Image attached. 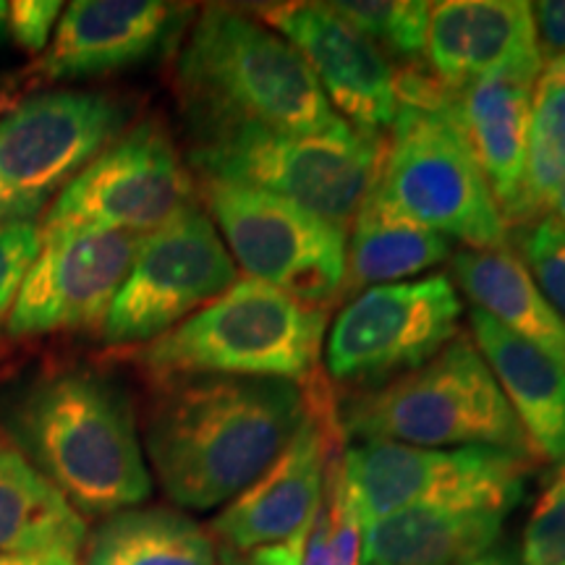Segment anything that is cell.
<instances>
[{
	"mask_svg": "<svg viewBox=\"0 0 565 565\" xmlns=\"http://www.w3.org/2000/svg\"><path fill=\"white\" fill-rule=\"evenodd\" d=\"M303 416L307 391L286 380H168L152 401L141 445L175 505L212 511L265 475Z\"/></svg>",
	"mask_w": 565,
	"mask_h": 565,
	"instance_id": "cell-1",
	"label": "cell"
},
{
	"mask_svg": "<svg viewBox=\"0 0 565 565\" xmlns=\"http://www.w3.org/2000/svg\"><path fill=\"white\" fill-rule=\"evenodd\" d=\"M6 437L79 515H110L150 498L129 393L105 374H42L6 408Z\"/></svg>",
	"mask_w": 565,
	"mask_h": 565,
	"instance_id": "cell-2",
	"label": "cell"
},
{
	"mask_svg": "<svg viewBox=\"0 0 565 565\" xmlns=\"http://www.w3.org/2000/svg\"><path fill=\"white\" fill-rule=\"evenodd\" d=\"M175 79L196 139L238 126L320 134L343 121L291 42L242 9L200 13Z\"/></svg>",
	"mask_w": 565,
	"mask_h": 565,
	"instance_id": "cell-3",
	"label": "cell"
},
{
	"mask_svg": "<svg viewBox=\"0 0 565 565\" xmlns=\"http://www.w3.org/2000/svg\"><path fill=\"white\" fill-rule=\"evenodd\" d=\"M328 307L303 303L252 278L139 345L137 364L154 383L181 377L286 380L301 387L320 377Z\"/></svg>",
	"mask_w": 565,
	"mask_h": 565,
	"instance_id": "cell-4",
	"label": "cell"
},
{
	"mask_svg": "<svg viewBox=\"0 0 565 565\" xmlns=\"http://www.w3.org/2000/svg\"><path fill=\"white\" fill-rule=\"evenodd\" d=\"M345 437L414 448H498L532 458L529 437L498 380L471 341L458 333L419 370L366 387L338 404Z\"/></svg>",
	"mask_w": 565,
	"mask_h": 565,
	"instance_id": "cell-5",
	"label": "cell"
},
{
	"mask_svg": "<svg viewBox=\"0 0 565 565\" xmlns=\"http://www.w3.org/2000/svg\"><path fill=\"white\" fill-rule=\"evenodd\" d=\"M383 158V137L341 121L320 134L273 131L259 126L196 139L189 162L200 179L242 183L312 212L349 231Z\"/></svg>",
	"mask_w": 565,
	"mask_h": 565,
	"instance_id": "cell-6",
	"label": "cell"
},
{
	"mask_svg": "<svg viewBox=\"0 0 565 565\" xmlns=\"http://www.w3.org/2000/svg\"><path fill=\"white\" fill-rule=\"evenodd\" d=\"M387 131L370 192L374 202L466 249L508 246L503 212L458 131L450 95L437 108L401 105Z\"/></svg>",
	"mask_w": 565,
	"mask_h": 565,
	"instance_id": "cell-7",
	"label": "cell"
},
{
	"mask_svg": "<svg viewBox=\"0 0 565 565\" xmlns=\"http://www.w3.org/2000/svg\"><path fill=\"white\" fill-rule=\"evenodd\" d=\"M129 110L103 92H45L0 118V228L38 223L124 134Z\"/></svg>",
	"mask_w": 565,
	"mask_h": 565,
	"instance_id": "cell-8",
	"label": "cell"
},
{
	"mask_svg": "<svg viewBox=\"0 0 565 565\" xmlns=\"http://www.w3.org/2000/svg\"><path fill=\"white\" fill-rule=\"evenodd\" d=\"M202 207L244 278L328 307L345 278V231L280 196L242 183L200 179Z\"/></svg>",
	"mask_w": 565,
	"mask_h": 565,
	"instance_id": "cell-9",
	"label": "cell"
},
{
	"mask_svg": "<svg viewBox=\"0 0 565 565\" xmlns=\"http://www.w3.org/2000/svg\"><path fill=\"white\" fill-rule=\"evenodd\" d=\"M364 524L404 508L511 511L524 494L529 458L498 448H414L356 440L341 456Z\"/></svg>",
	"mask_w": 565,
	"mask_h": 565,
	"instance_id": "cell-10",
	"label": "cell"
},
{
	"mask_svg": "<svg viewBox=\"0 0 565 565\" xmlns=\"http://www.w3.org/2000/svg\"><path fill=\"white\" fill-rule=\"evenodd\" d=\"M238 280V267L200 202L139 238L131 270L103 322L108 345H147Z\"/></svg>",
	"mask_w": 565,
	"mask_h": 565,
	"instance_id": "cell-11",
	"label": "cell"
},
{
	"mask_svg": "<svg viewBox=\"0 0 565 565\" xmlns=\"http://www.w3.org/2000/svg\"><path fill=\"white\" fill-rule=\"evenodd\" d=\"M461 315L456 282L443 273L366 288L330 324L324 370L335 383L364 385V391L391 383L454 341Z\"/></svg>",
	"mask_w": 565,
	"mask_h": 565,
	"instance_id": "cell-12",
	"label": "cell"
},
{
	"mask_svg": "<svg viewBox=\"0 0 565 565\" xmlns=\"http://www.w3.org/2000/svg\"><path fill=\"white\" fill-rule=\"evenodd\" d=\"M194 200L192 173L158 121H141L103 150L42 215V238L76 228L147 236Z\"/></svg>",
	"mask_w": 565,
	"mask_h": 565,
	"instance_id": "cell-13",
	"label": "cell"
},
{
	"mask_svg": "<svg viewBox=\"0 0 565 565\" xmlns=\"http://www.w3.org/2000/svg\"><path fill=\"white\" fill-rule=\"evenodd\" d=\"M307 391V416L291 443L257 482L233 498L212 521V534L233 553L282 545L307 532L322 503L328 463L341 450L338 401L317 377Z\"/></svg>",
	"mask_w": 565,
	"mask_h": 565,
	"instance_id": "cell-14",
	"label": "cell"
},
{
	"mask_svg": "<svg viewBox=\"0 0 565 565\" xmlns=\"http://www.w3.org/2000/svg\"><path fill=\"white\" fill-rule=\"evenodd\" d=\"M141 236L116 228H76L42 238L6 328L11 335L103 328L131 270Z\"/></svg>",
	"mask_w": 565,
	"mask_h": 565,
	"instance_id": "cell-15",
	"label": "cell"
},
{
	"mask_svg": "<svg viewBox=\"0 0 565 565\" xmlns=\"http://www.w3.org/2000/svg\"><path fill=\"white\" fill-rule=\"evenodd\" d=\"M252 17L291 42L345 124L372 137L391 129L398 113L391 61L328 3H259Z\"/></svg>",
	"mask_w": 565,
	"mask_h": 565,
	"instance_id": "cell-16",
	"label": "cell"
},
{
	"mask_svg": "<svg viewBox=\"0 0 565 565\" xmlns=\"http://www.w3.org/2000/svg\"><path fill=\"white\" fill-rule=\"evenodd\" d=\"M545 61H519L450 95V113L482 168L505 225H521L532 92Z\"/></svg>",
	"mask_w": 565,
	"mask_h": 565,
	"instance_id": "cell-17",
	"label": "cell"
},
{
	"mask_svg": "<svg viewBox=\"0 0 565 565\" xmlns=\"http://www.w3.org/2000/svg\"><path fill=\"white\" fill-rule=\"evenodd\" d=\"M186 11L162 0H74L38 71L47 79H84L137 66L166 45Z\"/></svg>",
	"mask_w": 565,
	"mask_h": 565,
	"instance_id": "cell-18",
	"label": "cell"
},
{
	"mask_svg": "<svg viewBox=\"0 0 565 565\" xmlns=\"http://www.w3.org/2000/svg\"><path fill=\"white\" fill-rule=\"evenodd\" d=\"M542 58L532 3L524 0H445L429 6V74L450 95L511 63Z\"/></svg>",
	"mask_w": 565,
	"mask_h": 565,
	"instance_id": "cell-19",
	"label": "cell"
},
{
	"mask_svg": "<svg viewBox=\"0 0 565 565\" xmlns=\"http://www.w3.org/2000/svg\"><path fill=\"white\" fill-rule=\"evenodd\" d=\"M469 330L534 454L565 463V366L475 307Z\"/></svg>",
	"mask_w": 565,
	"mask_h": 565,
	"instance_id": "cell-20",
	"label": "cell"
},
{
	"mask_svg": "<svg viewBox=\"0 0 565 565\" xmlns=\"http://www.w3.org/2000/svg\"><path fill=\"white\" fill-rule=\"evenodd\" d=\"M505 511L404 508L364 524L362 565H471L492 553Z\"/></svg>",
	"mask_w": 565,
	"mask_h": 565,
	"instance_id": "cell-21",
	"label": "cell"
},
{
	"mask_svg": "<svg viewBox=\"0 0 565 565\" xmlns=\"http://www.w3.org/2000/svg\"><path fill=\"white\" fill-rule=\"evenodd\" d=\"M454 278L475 309L565 366V320L542 296L524 259L508 246L454 252Z\"/></svg>",
	"mask_w": 565,
	"mask_h": 565,
	"instance_id": "cell-22",
	"label": "cell"
},
{
	"mask_svg": "<svg viewBox=\"0 0 565 565\" xmlns=\"http://www.w3.org/2000/svg\"><path fill=\"white\" fill-rule=\"evenodd\" d=\"M87 524L9 437L0 435V555H79Z\"/></svg>",
	"mask_w": 565,
	"mask_h": 565,
	"instance_id": "cell-23",
	"label": "cell"
},
{
	"mask_svg": "<svg viewBox=\"0 0 565 565\" xmlns=\"http://www.w3.org/2000/svg\"><path fill=\"white\" fill-rule=\"evenodd\" d=\"M454 257V242L387 212L366 196L351 223L345 242V278L341 294H362L374 286H391L416 278L429 267Z\"/></svg>",
	"mask_w": 565,
	"mask_h": 565,
	"instance_id": "cell-24",
	"label": "cell"
},
{
	"mask_svg": "<svg viewBox=\"0 0 565 565\" xmlns=\"http://www.w3.org/2000/svg\"><path fill=\"white\" fill-rule=\"evenodd\" d=\"M84 565H217V557L207 532L189 515L126 508L87 534Z\"/></svg>",
	"mask_w": 565,
	"mask_h": 565,
	"instance_id": "cell-25",
	"label": "cell"
},
{
	"mask_svg": "<svg viewBox=\"0 0 565 565\" xmlns=\"http://www.w3.org/2000/svg\"><path fill=\"white\" fill-rule=\"evenodd\" d=\"M565 175V55L545 61L532 92L521 228L547 215Z\"/></svg>",
	"mask_w": 565,
	"mask_h": 565,
	"instance_id": "cell-26",
	"label": "cell"
},
{
	"mask_svg": "<svg viewBox=\"0 0 565 565\" xmlns=\"http://www.w3.org/2000/svg\"><path fill=\"white\" fill-rule=\"evenodd\" d=\"M338 17L349 21L380 53L404 68H422L427 55L429 6L422 0H335L328 3Z\"/></svg>",
	"mask_w": 565,
	"mask_h": 565,
	"instance_id": "cell-27",
	"label": "cell"
},
{
	"mask_svg": "<svg viewBox=\"0 0 565 565\" xmlns=\"http://www.w3.org/2000/svg\"><path fill=\"white\" fill-rule=\"evenodd\" d=\"M521 254L536 288L565 320V225L553 215L521 228Z\"/></svg>",
	"mask_w": 565,
	"mask_h": 565,
	"instance_id": "cell-28",
	"label": "cell"
},
{
	"mask_svg": "<svg viewBox=\"0 0 565 565\" xmlns=\"http://www.w3.org/2000/svg\"><path fill=\"white\" fill-rule=\"evenodd\" d=\"M322 505H324V513H328L333 565H362L364 519L362 513H359L356 503H353L349 484H345L341 450H338L328 463Z\"/></svg>",
	"mask_w": 565,
	"mask_h": 565,
	"instance_id": "cell-29",
	"label": "cell"
},
{
	"mask_svg": "<svg viewBox=\"0 0 565 565\" xmlns=\"http://www.w3.org/2000/svg\"><path fill=\"white\" fill-rule=\"evenodd\" d=\"M521 565H565V471L536 500L521 540Z\"/></svg>",
	"mask_w": 565,
	"mask_h": 565,
	"instance_id": "cell-30",
	"label": "cell"
},
{
	"mask_svg": "<svg viewBox=\"0 0 565 565\" xmlns=\"http://www.w3.org/2000/svg\"><path fill=\"white\" fill-rule=\"evenodd\" d=\"M42 249L40 223H21L0 228V320L11 312L26 273Z\"/></svg>",
	"mask_w": 565,
	"mask_h": 565,
	"instance_id": "cell-31",
	"label": "cell"
},
{
	"mask_svg": "<svg viewBox=\"0 0 565 565\" xmlns=\"http://www.w3.org/2000/svg\"><path fill=\"white\" fill-rule=\"evenodd\" d=\"M61 17V0H17V3H6V24H9L11 38L30 53H45Z\"/></svg>",
	"mask_w": 565,
	"mask_h": 565,
	"instance_id": "cell-32",
	"label": "cell"
},
{
	"mask_svg": "<svg viewBox=\"0 0 565 565\" xmlns=\"http://www.w3.org/2000/svg\"><path fill=\"white\" fill-rule=\"evenodd\" d=\"M536 45L542 61L563 58L565 55V0H542L532 3Z\"/></svg>",
	"mask_w": 565,
	"mask_h": 565,
	"instance_id": "cell-33",
	"label": "cell"
},
{
	"mask_svg": "<svg viewBox=\"0 0 565 565\" xmlns=\"http://www.w3.org/2000/svg\"><path fill=\"white\" fill-rule=\"evenodd\" d=\"M301 545H303V534L294 536L291 542H282V545L254 550V553H249V563L252 565H301Z\"/></svg>",
	"mask_w": 565,
	"mask_h": 565,
	"instance_id": "cell-34",
	"label": "cell"
},
{
	"mask_svg": "<svg viewBox=\"0 0 565 565\" xmlns=\"http://www.w3.org/2000/svg\"><path fill=\"white\" fill-rule=\"evenodd\" d=\"M0 565H76L74 555H0Z\"/></svg>",
	"mask_w": 565,
	"mask_h": 565,
	"instance_id": "cell-35",
	"label": "cell"
},
{
	"mask_svg": "<svg viewBox=\"0 0 565 565\" xmlns=\"http://www.w3.org/2000/svg\"><path fill=\"white\" fill-rule=\"evenodd\" d=\"M471 565H521V563L513 553H505V550H492V553L479 557V561H475Z\"/></svg>",
	"mask_w": 565,
	"mask_h": 565,
	"instance_id": "cell-36",
	"label": "cell"
},
{
	"mask_svg": "<svg viewBox=\"0 0 565 565\" xmlns=\"http://www.w3.org/2000/svg\"><path fill=\"white\" fill-rule=\"evenodd\" d=\"M547 215H553L557 223L565 225V175H563L561 186L555 189V196H553V202H550Z\"/></svg>",
	"mask_w": 565,
	"mask_h": 565,
	"instance_id": "cell-37",
	"label": "cell"
},
{
	"mask_svg": "<svg viewBox=\"0 0 565 565\" xmlns=\"http://www.w3.org/2000/svg\"><path fill=\"white\" fill-rule=\"evenodd\" d=\"M217 565H252L249 557H242L238 553H233V550L223 547L221 550V561H217Z\"/></svg>",
	"mask_w": 565,
	"mask_h": 565,
	"instance_id": "cell-38",
	"label": "cell"
},
{
	"mask_svg": "<svg viewBox=\"0 0 565 565\" xmlns=\"http://www.w3.org/2000/svg\"><path fill=\"white\" fill-rule=\"evenodd\" d=\"M6 17V3H0V19Z\"/></svg>",
	"mask_w": 565,
	"mask_h": 565,
	"instance_id": "cell-39",
	"label": "cell"
}]
</instances>
